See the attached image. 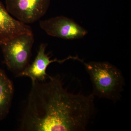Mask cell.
Segmentation results:
<instances>
[{"label":"cell","mask_w":131,"mask_h":131,"mask_svg":"<svg viewBox=\"0 0 131 131\" xmlns=\"http://www.w3.org/2000/svg\"><path fill=\"white\" fill-rule=\"evenodd\" d=\"M32 82L20 129L26 131H82L91 117L89 95L64 88L59 76Z\"/></svg>","instance_id":"6da1fadb"},{"label":"cell","mask_w":131,"mask_h":131,"mask_svg":"<svg viewBox=\"0 0 131 131\" xmlns=\"http://www.w3.org/2000/svg\"><path fill=\"white\" fill-rule=\"evenodd\" d=\"M81 62L90 77L94 96L114 102L120 100L125 82L120 70L107 62Z\"/></svg>","instance_id":"7a4b0ae2"},{"label":"cell","mask_w":131,"mask_h":131,"mask_svg":"<svg viewBox=\"0 0 131 131\" xmlns=\"http://www.w3.org/2000/svg\"><path fill=\"white\" fill-rule=\"evenodd\" d=\"M34 38L33 33L24 34L0 44L4 63L17 77L29 65Z\"/></svg>","instance_id":"3957f363"},{"label":"cell","mask_w":131,"mask_h":131,"mask_svg":"<svg viewBox=\"0 0 131 131\" xmlns=\"http://www.w3.org/2000/svg\"><path fill=\"white\" fill-rule=\"evenodd\" d=\"M50 0H6L8 12L25 24L37 21L47 12Z\"/></svg>","instance_id":"277c9868"},{"label":"cell","mask_w":131,"mask_h":131,"mask_svg":"<svg viewBox=\"0 0 131 131\" xmlns=\"http://www.w3.org/2000/svg\"><path fill=\"white\" fill-rule=\"evenodd\" d=\"M39 24L48 35L67 40L81 38L88 33L83 27L65 16H57L42 20Z\"/></svg>","instance_id":"5b68a950"},{"label":"cell","mask_w":131,"mask_h":131,"mask_svg":"<svg viewBox=\"0 0 131 131\" xmlns=\"http://www.w3.org/2000/svg\"><path fill=\"white\" fill-rule=\"evenodd\" d=\"M46 46L45 44L40 45L35 60L31 64H29L26 68L20 75L19 77H27L31 79L32 82L37 81H44L49 77L46 71L50 64L55 62L62 63L70 59L80 61V59L78 57L72 56H69L63 60H58L57 59L51 60L50 57L49 56L48 54H46Z\"/></svg>","instance_id":"8992f818"},{"label":"cell","mask_w":131,"mask_h":131,"mask_svg":"<svg viewBox=\"0 0 131 131\" xmlns=\"http://www.w3.org/2000/svg\"><path fill=\"white\" fill-rule=\"evenodd\" d=\"M31 32L30 26L13 18L0 2V44L21 34Z\"/></svg>","instance_id":"52a82bcc"},{"label":"cell","mask_w":131,"mask_h":131,"mask_svg":"<svg viewBox=\"0 0 131 131\" xmlns=\"http://www.w3.org/2000/svg\"><path fill=\"white\" fill-rule=\"evenodd\" d=\"M14 87L5 71L0 69V121L6 118L12 105Z\"/></svg>","instance_id":"ba28073f"}]
</instances>
